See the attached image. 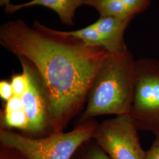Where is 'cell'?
<instances>
[{"label": "cell", "instance_id": "cell-1", "mask_svg": "<svg viewBox=\"0 0 159 159\" xmlns=\"http://www.w3.org/2000/svg\"><path fill=\"white\" fill-rule=\"evenodd\" d=\"M0 43L17 57L26 58L39 74L46 96L53 133L63 132L87 99L93 80L108 52L62 31L21 20L0 28Z\"/></svg>", "mask_w": 159, "mask_h": 159}, {"label": "cell", "instance_id": "cell-2", "mask_svg": "<svg viewBox=\"0 0 159 159\" xmlns=\"http://www.w3.org/2000/svg\"><path fill=\"white\" fill-rule=\"evenodd\" d=\"M136 77V61L128 50L108 53L93 80L81 117L129 114Z\"/></svg>", "mask_w": 159, "mask_h": 159}, {"label": "cell", "instance_id": "cell-3", "mask_svg": "<svg viewBox=\"0 0 159 159\" xmlns=\"http://www.w3.org/2000/svg\"><path fill=\"white\" fill-rule=\"evenodd\" d=\"M85 121L67 133H52L40 139L1 129V146L16 150L24 159H71L77 150L94 135L98 125Z\"/></svg>", "mask_w": 159, "mask_h": 159}, {"label": "cell", "instance_id": "cell-4", "mask_svg": "<svg viewBox=\"0 0 159 159\" xmlns=\"http://www.w3.org/2000/svg\"><path fill=\"white\" fill-rule=\"evenodd\" d=\"M129 115L138 129L159 136V61H136V77Z\"/></svg>", "mask_w": 159, "mask_h": 159}, {"label": "cell", "instance_id": "cell-5", "mask_svg": "<svg viewBox=\"0 0 159 159\" xmlns=\"http://www.w3.org/2000/svg\"><path fill=\"white\" fill-rule=\"evenodd\" d=\"M137 130L129 114L117 116L98 125L93 139L111 159H146Z\"/></svg>", "mask_w": 159, "mask_h": 159}, {"label": "cell", "instance_id": "cell-6", "mask_svg": "<svg viewBox=\"0 0 159 159\" xmlns=\"http://www.w3.org/2000/svg\"><path fill=\"white\" fill-rule=\"evenodd\" d=\"M37 75L38 73L33 66L29 88L21 96L23 109L29 120L27 130L34 134L43 130L48 123L50 124L46 96L39 85Z\"/></svg>", "mask_w": 159, "mask_h": 159}, {"label": "cell", "instance_id": "cell-7", "mask_svg": "<svg viewBox=\"0 0 159 159\" xmlns=\"http://www.w3.org/2000/svg\"><path fill=\"white\" fill-rule=\"evenodd\" d=\"M84 4L96 9L100 16L134 18L148 9L150 0H85Z\"/></svg>", "mask_w": 159, "mask_h": 159}, {"label": "cell", "instance_id": "cell-8", "mask_svg": "<svg viewBox=\"0 0 159 159\" xmlns=\"http://www.w3.org/2000/svg\"><path fill=\"white\" fill-rule=\"evenodd\" d=\"M133 19V18L100 16L90 25L108 40L112 47V53H119L127 50L124 35Z\"/></svg>", "mask_w": 159, "mask_h": 159}, {"label": "cell", "instance_id": "cell-9", "mask_svg": "<svg viewBox=\"0 0 159 159\" xmlns=\"http://www.w3.org/2000/svg\"><path fill=\"white\" fill-rule=\"evenodd\" d=\"M85 0H31L21 4H10L5 7L6 14L14 13L24 8L32 6L46 7L56 12L61 23L67 25L74 24L75 12Z\"/></svg>", "mask_w": 159, "mask_h": 159}, {"label": "cell", "instance_id": "cell-10", "mask_svg": "<svg viewBox=\"0 0 159 159\" xmlns=\"http://www.w3.org/2000/svg\"><path fill=\"white\" fill-rule=\"evenodd\" d=\"M63 32L66 35H71L81 40L87 45L102 47L108 53L113 52L112 47L108 40L90 25L78 30Z\"/></svg>", "mask_w": 159, "mask_h": 159}, {"label": "cell", "instance_id": "cell-11", "mask_svg": "<svg viewBox=\"0 0 159 159\" xmlns=\"http://www.w3.org/2000/svg\"><path fill=\"white\" fill-rule=\"evenodd\" d=\"M87 143L77 150L71 159H111L96 143L89 145Z\"/></svg>", "mask_w": 159, "mask_h": 159}, {"label": "cell", "instance_id": "cell-12", "mask_svg": "<svg viewBox=\"0 0 159 159\" xmlns=\"http://www.w3.org/2000/svg\"><path fill=\"white\" fill-rule=\"evenodd\" d=\"M4 121L9 127L17 128L27 130L29 120L24 110H20L10 113H4Z\"/></svg>", "mask_w": 159, "mask_h": 159}, {"label": "cell", "instance_id": "cell-13", "mask_svg": "<svg viewBox=\"0 0 159 159\" xmlns=\"http://www.w3.org/2000/svg\"><path fill=\"white\" fill-rule=\"evenodd\" d=\"M23 109V102L21 97L14 96L7 102L4 113H10Z\"/></svg>", "mask_w": 159, "mask_h": 159}, {"label": "cell", "instance_id": "cell-14", "mask_svg": "<svg viewBox=\"0 0 159 159\" xmlns=\"http://www.w3.org/2000/svg\"><path fill=\"white\" fill-rule=\"evenodd\" d=\"M14 96L11 83L6 80H2L0 82V96L7 102L12 97Z\"/></svg>", "mask_w": 159, "mask_h": 159}, {"label": "cell", "instance_id": "cell-15", "mask_svg": "<svg viewBox=\"0 0 159 159\" xmlns=\"http://www.w3.org/2000/svg\"><path fill=\"white\" fill-rule=\"evenodd\" d=\"M0 159H24L16 150L1 146Z\"/></svg>", "mask_w": 159, "mask_h": 159}, {"label": "cell", "instance_id": "cell-16", "mask_svg": "<svg viewBox=\"0 0 159 159\" xmlns=\"http://www.w3.org/2000/svg\"><path fill=\"white\" fill-rule=\"evenodd\" d=\"M146 159H159V136H157L152 146L146 152Z\"/></svg>", "mask_w": 159, "mask_h": 159}, {"label": "cell", "instance_id": "cell-17", "mask_svg": "<svg viewBox=\"0 0 159 159\" xmlns=\"http://www.w3.org/2000/svg\"><path fill=\"white\" fill-rule=\"evenodd\" d=\"M10 1L11 0H0V6H5V7L10 6L11 4Z\"/></svg>", "mask_w": 159, "mask_h": 159}]
</instances>
